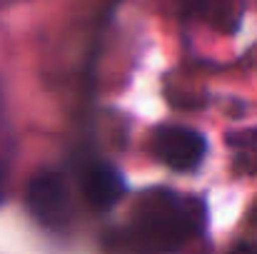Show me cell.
Segmentation results:
<instances>
[{"label":"cell","mask_w":257,"mask_h":254,"mask_svg":"<svg viewBox=\"0 0 257 254\" xmlns=\"http://www.w3.org/2000/svg\"><path fill=\"white\" fill-rule=\"evenodd\" d=\"M197 219H200V207L170 192L150 197L140 212L143 232L160 247H177L180 242H185L197 229Z\"/></svg>","instance_id":"6da1fadb"},{"label":"cell","mask_w":257,"mask_h":254,"mask_svg":"<svg viewBox=\"0 0 257 254\" xmlns=\"http://www.w3.org/2000/svg\"><path fill=\"white\" fill-rule=\"evenodd\" d=\"M25 204L30 209V214L45 224V227H60L68 214H70V202H68V187L65 179L53 172V169H43L38 172L25 192Z\"/></svg>","instance_id":"7a4b0ae2"},{"label":"cell","mask_w":257,"mask_h":254,"mask_svg":"<svg viewBox=\"0 0 257 254\" xmlns=\"http://www.w3.org/2000/svg\"><path fill=\"white\" fill-rule=\"evenodd\" d=\"M205 150V137L190 127H163L155 135V155L177 172L195 169L202 162Z\"/></svg>","instance_id":"3957f363"},{"label":"cell","mask_w":257,"mask_h":254,"mask_svg":"<svg viewBox=\"0 0 257 254\" xmlns=\"http://www.w3.org/2000/svg\"><path fill=\"white\" fill-rule=\"evenodd\" d=\"M125 194V177L112 165H97L85 177V197L97 209H110Z\"/></svg>","instance_id":"277c9868"},{"label":"cell","mask_w":257,"mask_h":254,"mask_svg":"<svg viewBox=\"0 0 257 254\" xmlns=\"http://www.w3.org/2000/svg\"><path fill=\"white\" fill-rule=\"evenodd\" d=\"M5 192H8V167L0 162V204L5 202Z\"/></svg>","instance_id":"5b68a950"},{"label":"cell","mask_w":257,"mask_h":254,"mask_svg":"<svg viewBox=\"0 0 257 254\" xmlns=\"http://www.w3.org/2000/svg\"><path fill=\"white\" fill-rule=\"evenodd\" d=\"M230 254H257V242H242V244H237Z\"/></svg>","instance_id":"8992f818"},{"label":"cell","mask_w":257,"mask_h":254,"mask_svg":"<svg viewBox=\"0 0 257 254\" xmlns=\"http://www.w3.org/2000/svg\"><path fill=\"white\" fill-rule=\"evenodd\" d=\"M18 3H28V0H0V10L3 8H10V5H18Z\"/></svg>","instance_id":"52a82bcc"}]
</instances>
